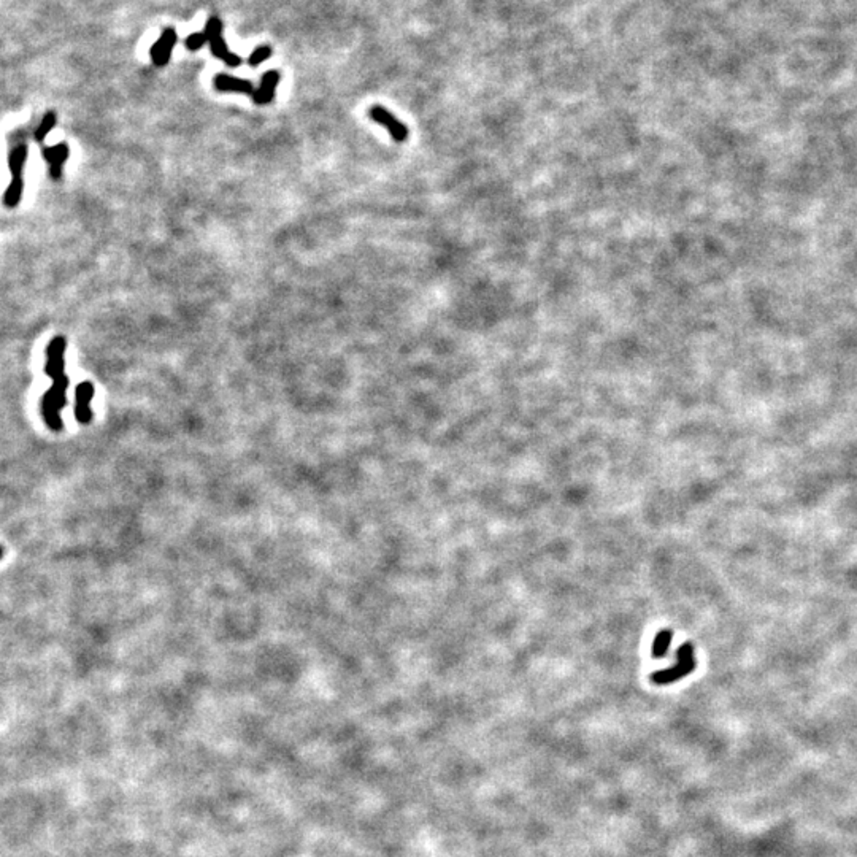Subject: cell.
<instances>
[{"label":"cell","mask_w":857,"mask_h":857,"mask_svg":"<svg viewBox=\"0 0 857 857\" xmlns=\"http://www.w3.org/2000/svg\"><path fill=\"white\" fill-rule=\"evenodd\" d=\"M67 388H69V378H67V375H64V377L54 380L51 389L43 395L42 413H43L45 421H47L48 427L51 430L62 429V419L59 412H61L65 405H67Z\"/></svg>","instance_id":"6da1fadb"},{"label":"cell","mask_w":857,"mask_h":857,"mask_svg":"<svg viewBox=\"0 0 857 857\" xmlns=\"http://www.w3.org/2000/svg\"><path fill=\"white\" fill-rule=\"evenodd\" d=\"M695 656H694V646L691 643H684L681 645L678 651H676V664L673 667L667 670H659L654 671L651 675V681L656 684L665 686V684H671L680 681L683 676H688L693 673L695 670Z\"/></svg>","instance_id":"7a4b0ae2"},{"label":"cell","mask_w":857,"mask_h":857,"mask_svg":"<svg viewBox=\"0 0 857 857\" xmlns=\"http://www.w3.org/2000/svg\"><path fill=\"white\" fill-rule=\"evenodd\" d=\"M223 31H224L223 21H221V18H218V16H210L207 24H205V27H203V32L207 34V37H208L210 51H212L213 56L219 59V61H223L225 65H227V67L235 69V67H238V65H242V58H240L237 53L230 51L227 43H225V40L223 37Z\"/></svg>","instance_id":"3957f363"},{"label":"cell","mask_w":857,"mask_h":857,"mask_svg":"<svg viewBox=\"0 0 857 857\" xmlns=\"http://www.w3.org/2000/svg\"><path fill=\"white\" fill-rule=\"evenodd\" d=\"M369 116L372 118V121H375L380 126H383L388 134L390 135V138L397 143H405L410 137V129L407 127V124H403L400 119L395 116L394 113H390L388 108L381 107V105H372L369 110Z\"/></svg>","instance_id":"277c9868"},{"label":"cell","mask_w":857,"mask_h":857,"mask_svg":"<svg viewBox=\"0 0 857 857\" xmlns=\"http://www.w3.org/2000/svg\"><path fill=\"white\" fill-rule=\"evenodd\" d=\"M65 348H67V340L62 335H58L48 343L45 373L53 378V381L65 375Z\"/></svg>","instance_id":"5b68a950"},{"label":"cell","mask_w":857,"mask_h":857,"mask_svg":"<svg viewBox=\"0 0 857 857\" xmlns=\"http://www.w3.org/2000/svg\"><path fill=\"white\" fill-rule=\"evenodd\" d=\"M178 42L177 31L173 27H165L160 37L149 48V59L156 67H165L172 58L173 48Z\"/></svg>","instance_id":"8992f818"},{"label":"cell","mask_w":857,"mask_h":857,"mask_svg":"<svg viewBox=\"0 0 857 857\" xmlns=\"http://www.w3.org/2000/svg\"><path fill=\"white\" fill-rule=\"evenodd\" d=\"M77 405H75V418L82 424L91 423L92 410L91 400L94 397V386L89 381H83L77 386Z\"/></svg>","instance_id":"52a82bcc"},{"label":"cell","mask_w":857,"mask_h":857,"mask_svg":"<svg viewBox=\"0 0 857 857\" xmlns=\"http://www.w3.org/2000/svg\"><path fill=\"white\" fill-rule=\"evenodd\" d=\"M43 158L49 165V177L53 179H61L62 167L69 159V145L65 142L58 143L56 147H43Z\"/></svg>","instance_id":"ba28073f"},{"label":"cell","mask_w":857,"mask_h":857,"mask_svg":"<svg viewBox=\"0 0 857 857\" xmlns=\"http://www.w3.org/2000/svg\"><path fill=\"white\" fill-rule=\"evenodd\" d=\"M213 88L219 92H242L251 95V97L256 92L254 84L249 79H243L227 73H218L213 78Z\"/></svg>","instance_id":"9c48e42d"},{"label":"cell","mask_w":857,"mask_h":857,"mask_svg":"<svg viewBox=\"0 0 857 857\" xmlns=\"http://www.w3.org/2000/svg\"><path fill=\"white\" fill-rule=\"evenodd\" d=\"M282 79V73L280 70L272 69L269 72H265L262 75V79H260L259 88L256 89V92L253 94V102L256 105H267L273 100L275 97V91H277V86Z\"/></svg>","instance_id":"30bf717a"},{"label":"cell","mask_w":857,"mask_h":857,"mask_svg":"<svg viewBox=\"0 0 857 857\" xmlns=\"http://www.w3.org/2000/svg\"><path fill=\"white\" fill-rule=\"evenodd\" d=\"M27 145H18L16 148L12 149V153L8 156V165L13 178H23V169L27 162Z\"/></svg>","instance_id":"8fae6325"},{"label":"cell","mask_w":857,"mask_h":857,"mask_svg":"<svg viewBox=\"0 0 857 857\" xmlns=\"http://www.w3.org/2000/svg\"><path fill=\"white\" fill-rule=\"evenodd\" d=\"M23 190H24L23 178H13L12 183H10L8 189L5 190V197H3L5 207H8V208L16 207V205L21 202Z\"/></svg>","instance_id":"7c38bea8"},{"label":"cell","mask_w":857,"mask_h":857,"mask_svg":"<svg viewBox=\"0 0 857 857\" xmlns=\"http://www.w3.org/2000/svg\"><path fill=\"white\" fill-rule=\"evenodd\" d=\"M56 124H58V114L56 113H54V112H47V113H45V116L42 118V121H40L38 127L35 129V134H34L35 142L43 143L45 138H47V135L51 132L54 127H56Z\"/></svg>","instance_id":"4fadbf2b"},{"label":"cell","mask_w":857,"mask_h":857,"mask_svg":"<svg viewBox=\"0 0 857 857\" xmlns=\"http://www.w3.org/2000/svg\"><path fill=\"white\" fill-rule=\"evenodd\" d=\"M671 638H673V632L670 629H662L660 632H658L653 643V656L656 659L665 658L667 651H669L671 645Z\"/></svg>","instance_id":"5bb4252c"},{"label":"cell","mask_w":857,"mask_h":857,"mask_svg":"<svg viewBox=\"0 0 857 857\" xmlns=\"http://www.w3.org/2000/svg\"><path fill=\"white\" fill-rule=\"evenodd\" d=\"M270 56H272V47L270 45H262V47H258L254 51L249 54L248 58V65L251 67H258L265 61H269Z\"/></svg>","instance_id":"9a60e30c"},{"label":"cell","mask_w":857,"mask_h":857,"mask_svg":"<svg viewBox=\"0 0 857 857\" xmlns=\"http://www.w3.org/2000/svg\"><path fill=\"white\" fill-rule=\"evenodd\" d=\"M205 45H208V37L203 31L190 34L188 35L186 40H184V47H186V49H189V51H199V49H202Z\"/></svg>","instance_id":"2e32d148"}]
</instances>
